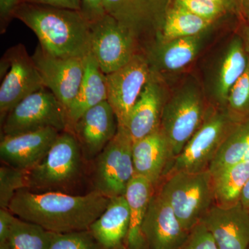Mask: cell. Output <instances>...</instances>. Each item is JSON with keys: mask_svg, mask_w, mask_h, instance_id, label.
<instances>
[{"mask_svg": "<svg viewBox=\"0 0 249 249\" xmlns=\"http://www.w3.org/2000/svg\"><path fill=\"white\" fill-rule=\"evenodd\" d=\"M109 198L96 191L83 196L60 191L36 193L20 190L9 209L23 220L55 233L89 230L109 204Z\"/></svg>", "mask_w": 249, "mask_h": 249, "instance_id": "obj_1", "label": "cell"}, {"mask_svg": "<svg viewBox=\"0 0 249 249\" xmlns=\"http://www.w3.org/2000/svg\"><path fill=\"white\" fill-rule=\"evenodd\" d=\"M13 18L34 31L46 52L57 57H83L89 52L90 23L80 11L19 3Z\"/></svg>", "mask_w": 249, "mask_h": 249, "instance_id": "obj_2", "label": "cell"}, {"mask_svg": "<svg viewBox=\"0 0 249 249\" xmlns=\"http://www.w3.org/2000/svg\"><path fill=\"white\" fill-rule=\"evenodd\" d=\"M169 84L160 128L168 139L174 159L200 127L212 109L196 73L190 70L164 76Z\"/></svg>", "mask_w": 249, "mask_h": 249, "instance_id": "obj_3", "label": "cell"}, {"mask_svg": "<svg viewBox=\"0 0 249 249\" xmlns=\"http://www.w3.org/2000/svg\"><path fill=\"white\" fill-rule=\"evenodd\" d=\"M249 62L239 27L221 36L191 70L200 82L209 104L223 108L226 107L231 89L245 71Z\"/></svg>", "mask_w": 249, "mask_h": 249, "instance_id": "obj_4", "label": "cell"}, {"mask_svg": "<svg viewBox=\"0 0 249 249\" xmlns=\"http://www.w3.org/2000/svg\"><path fill=\"white\" fill-rule=\"evenodd\" d=\"M157 188L156 191L171 206L188 231L199 224L215 204L209 170L199 173L171 172L163 177Z\"/></svg>", "mask_w": 249, "mask_h": 249, "instance_id": "obj_5", "label": "cell"}, {"mask_svg": "<svg viewBox=\"0 0 249 249\" xmlns=\"http://www.w3.org/2000/svg\"><path fill=\"white\" fill-rule=\"evenodd\" d=\"M84 160L71 131L60 132L40 163L27 171V188L32 192L66 193L81 175Z\"/></svg>", "mask_w": 249, "mask_h": 249, "instance_id": "obj_6", "label": "cell"}, {"mask_svg": "<svg viewBox=\"0 0 249 249\" xmlns=\"http://www.w3.org/2000/svg\"><path fill=\"white\" fill-rule=\"evenodd\" d=\"M240 26L217 24L197 35L170 40L155 39L142 48L152 71L163 76L190 71L195 64L225 33Z\"/></svg>", "mask_w": 249, "mask_h": 249, "instance_id": "obj_7", "label": "cell"}, {"mask_svg": "<svg viewBox=\"0 0 249 249\" xmlns=\"http://www.w3.org/2000/svg\"><path fill=\"white\" fill-rule=\"evenodd\" d=\"M236 123L225 107H212L200 127L188 141L181 153L174 159L167 174L209 170L213 160Z\"/></svg>", "mask_w": 249, "mask_h": 249, "instance_id": "obj_8", "label": "cell"}, {"mask_svg": "<svg viewBox=\"0 0 249 249\" xmlns=\"http://www.w3.org/2000/svg\"><path fill=\"white\" fill-rule=\"evenodd\" d=\"M2 124L3 135H15L49 127L60 132L69 130L66 108L47 88L31 93L16 105Z\"/></svg>", "mask_w": 249, "mask_h": 249, "instance_id": "obj_9", "label": "cell"}, {"mask_svg": "<svg viewBox=\"0 0 249 249\" xmlns=\"http://www.w3.org/2000/svg\"><path fill=\"white\" fill-rule=\"evenodd\" d=\"M142 51L137 37L109 15L90 23L89 52L105 74L124 67Z\"/></svg>", "mask_w": 249, "mask_h": 249, "instance_id": "obj_10", "label": "cell"}, {"mask_svg": "<svg viewBox=\"0 0 249 249\" xmlns=\"http://www.w3.org/2000/svg\"><path fill=\"white\" fill-rule=\"evenodd\" d=\"M133 142L125 129L117 133L95 160V190L108 198L124 196L134 176L132 160Z\"/></svg>", "mask_w": 249, "mask_h": 249, "instance_id": "obj_11", "label": "cell"}, {"mask_svg": "<svg viewBox=\"0 0 249 249\" xmlns=\"http://www.w3.org/2000/svg\"><path fill=\"white\" fill-rule=\"evenodd\" d=\"M2 69L5 75L0 86L1 124L16 105L45 88L32 55L22 44L8 49L1 61Z\"/></svg>", "mask_w": 249, "mask_h": 249, "instance_id": "obj_12", "label": "cell"}, {"mask_svg": "<svg viewBox=\"0 0 249 249\" xmlns=\"http://www.w3.org/2000/svg\"><path fill=\"white\" fill-rule=\"evenodd\" d=\"M171 0H104L106 14L114 18L144 45L160 36Z\"/></svg>", "mask_w": 249, "mask_h": 249, "instance_id": "obj_13", "label": "cell"}, {"mask_svg": "<svg viewBox=\"0 0 249 249\" xmlns=\"http://www.w3.org/2000/svg\"><path fill=\"white\" fill-rule=\"evenodd\" d=\"M153 72L142 51L127 65L106 75L107 101L115 113L118 127H125L129 114Z\"/></svg>", "mask_w": 249, "mask_h": 249, "instance_id": "obj_14", "label": "cell"}, {"mask_svg": "<svg viewBox=\"0 0 249 249\" xmlns=\"http://www.w3.org/2000/svg\"><path fill=\"white\" fill-rule=\"evenodd\" d=\"M84 57H57L46 52L40 44L32 55L45 88L65 106H71L84 74Z\"/></svg>", "mask_w": 249, "mask_h": 249, "instance_id": "obj_15", "label": "cell"}, {"mask_svg": "<svg viewBox=\"0 0 249 249\" xmlns=\"http://www.w3.org/2000/svg\"><path fill=\"white\" fill-rule=\"evenodd\" d=\"M142 231L148 249H179L190 232L156 190L149 203Z\"/></svg>", "mask_w": 249, "mask_h": 249, "instance_id": "obj_16", "label": "cell"}, {"mask_svg": "<svg viewBox=\"0 0 249 249\" xmlns=\"http://www.w3.org/2000/svg\"><path fill=\"white\" fill-rule=\"evenodd\" d=\"M79 144L85 160L96 159L118 131L115 113L107 101L85 111L70 130Z\"/></svg>", "mask_w": 249, "mask_h": 249, "instance_id": "obj_17", "label": "cell"}, {"mask_svg": "<svg viewBox=\"0 0 249 249\" xmlns=\"http://www.w3.org/2000/svg\"><path fill=\"white\" fill-rule=\"evenodd\" d=\"M169 91L164 76L153 72L129 114L124 129L134 142L160 128L162 111Z\"/></svg>", "mask_w": 249, "mask_h": 249, "instance_id": "obj_18", "label": "cell"}, {"mask_svg": "<svg viewBox=\"0 0 249 249\" xmlns=\"http://www.w3.org/2000/svg\"><path fill=\"white\" fill-rule=\"evenodd\" d=\"M60 132L49 127L15 135H3L0 158L5 165L28 171L40 163Z\"/></svg>", "mask_w": 249, "mask_h": 249, "instance_id": "obj_19", "label": "cell"}, {"mask_svg": "<svg viewBox=\"0 0 249 249\" xmlns=\"http://www.w3.org/2000/svg\"><path fill=\"white\" fill-rule=\"evenodd\" d=\"M218 249H248L249 211L241 203L224 207L214 204L201 219Z\"/></svg>", "mask_w": 249, "mask_h": 249, "instance_id": "obj_20", "label": "cell"}, {"mask_svg": "<svg viewBox=\"0 0 249 249\" xmlns=\"http://www.w3.org/2000/svg\"><path fill=\"white\" fill-rule=\"evenodd\" d=\"M173 160L170 142L160 128L133 142L134 175L146 178L155 188L168 173Z\"/></svg>", "mask_w": 249, "mask_h": 249, "instance_id": "obj_21", "label": "cell"}, {"mask_svg": "<svg viewBox=\"0 0 249 249\" xmlns=\"http://www.w3.org/2000/svg\"><path fill=\"white\" fill-rule=\"evenodd\" d=\"M129 223L125 197L115 196L109 198L107 208L90 226L89 231L105 249H123L127 242Z\"/></svg>", "mask_w": 249, "mask_h": 249, "instance_id": "obj_22", "label": "cell"}, {"mask_svg": "<svg viewBox=\"0 0 249 249\" xmlns=\"http://www.w3.org/2000/svg\"><path fill=\"white\" fill-rule=\"evenodd\" d=\"M84 60V74L81 85L67 111L69 131L85 111L107 99L106 74L100 68L91 52L85 55Z\"/></svg>", "mask_w": 249, "mask_h": 249, "instance_id": "obj_23", "label": "cell"}, {"mask_svg": "<svg viewBox=\"0 0 249 249\" xmlns=\"http://www.w3.org/2000/svg\"><path fill=\"white\" fill-rule=\"evenodd\" d=\"M155 188L146 178L134 175L127 185L124 197L128 205L130 223L127 249H145L146 244L142 231V222Z\"/></svg>", "mask_w": 249, "mask_h": 249, "instance_id": "obj_24", "label": "cell"}, {"mask_svg": "<svg viewBox=\"0 0 249 249\" xmlns=\"http://www.w3.org/2000/svg\"><path fill=\"white\" fill-rule=\"evenodd\" d=\"M212 175L215 204L229 207L240 202L241 195L249 178V160H242Z\"/></svg>", "mask_w": 249, "mask_h": 249, "instance_id": "obj_25", "label": "cell"}, {"mask_svg": "<svg viewBox=\"0 0 249 249\" xmlns=\"http://www.w3.org/2000/svg\"><path fill=\"white\" fill-rule=\"evenodd\" d=\"M217 24H229L210 22L182 8L170 4L165 14L160 36L157 38L170 40L197 35Z\"/></svg>", "mask_w": 249, "mask_h": 249, "instance_id": "obj_26", "label": "cell"}, {"mask_svg": "<svg viewBox=\"0 0 249 249\" xmlns=\"http://www.w3.org/2000/svg\"><path fill=\"white\" fill-rule=\"evenodd\" d=\"M242 160H249V116L236 123L209 168L216 173Z\"/></svg>", "mask_w": 249, "mask_h": 249, "instance_id": "obj_27", "label": "cell"}, {"mask_svg": "<svg viewBox=\"0 0 249 249\" xmlns=\"http://www.w3.org/2000/svg\"><path fill=\"white\" fill-rule=\"evenodd\" d=\"M54 232L16 217L6 243L11 249H49Z\"/></svg>", "mask_w": 249, "mask_h": 249, "instance_id": "obj_28", "label": "cell"}, {"mask_svg": "<svg viewBox=\"0 0 249 249\" xmlns=\"http://www.w3.org/2000/svg\"><path fill=\"white\" fill-rule=\"evenodd\" d=\"M171 4L214 23L241 25L245 23L227 9L211 0H171Z\"/></svg>", "mask_w": 249, "mask_h": 249, "instance_id": "obj_29", "label": "cell"}, {"mask_svg": "<svg viewBox=\"0 0 249 249\" xmlns=\"http://www.w3.org/2000/svg\"><path fill=\"white\" fill-rule=\"evenodd\" d=\"M226 109L237 122L249 116V62L243 74L232 86Z\"/></svg>", "mask_w": 249, "mask_h": 249, "instance_id": "obj_30", "label": "cell"}, {"mask_svg": "<svg viewBox=\"0 0 249 249\" xmlns=\"http://www.w3.org/2000/svg\"><path fill=\"white\" fill-rule=\"evenodd\" d=\"M27 188V171L3 164L0 168V207L9 209L16 193Z\"/></svg>", "mask_w": 249, "mask_h": 249, "instance_id": "obj_31", "label": "cell"}, {"mask_svg": "<svg viewBox=\"0 0 249 249\" xmlns=\"http://www.w3.org/2000/svg\"><path fill=\"white\" fill-rule=\"evenodd\" d=\"M49 249H105L89 230L55 233Z\"/></svg>", "mask_w": 249, "mask_h": 249, "instance_id": "obj_32", "label": "cell"}, {"mask_svg": "<svg viewBox=\"0 0 249 249\" xmlns=\"http://www.w3.org/2000/svg\"><path fill=\"white\" fill-rule=\"evenodd\" d=\"M179 249H218L212 235L199 223L190 231L183 245Z\"/></svg>", "mask_w": 249, "mask_h": 249, "instance_id": "obj_33", "label": "cell"}, {"mask_svg": "<svg viewBox=\"0 0 249 249\" xmlns=\"http://www.w3.org/2000/svg\"><path fill=\"white\" fill-rule=\"evenodd\" d=\"M104 0H80V12L87 20L92 23L106 15Z\"/></svg>", "mask_w": 249, "mask_h": 249, "instance_id": "obj_34", "label": "cell"}, {"mask_svg": "<svg viewBox=\"0 0 249 249\" xmlns=\"http://www.w3.org/2000/svg\"><path fill=\"white\" fill-rule=\"evenodd\" d=\"M16 217L9 209L0 210V243L7 242Z\"/></svg>", "mask_w": 249, "mask_h": 249, "instance_id": "obj_35", "label": "cell"}, {"mask_svg": "<svg viewBox=\"0 0 249 249\" xmlns=\"http://www.w3.org/2000/svg\"><path fill=\"white\" fill-rule=\"evenodd\" d=\"M21 0H0L1 32H4L8 24L13 18V13Z\"/></svg>", "mask_w": 249, "mask_h": 249, "instance_id": "obj_36", "label": "cell"}, {"mask_svg": "<svg viewBox=\"0 0 249 249\" xmlns=\"http://www.w3.org/2000/svg\"><path fill=\"white\" fill-rule=\"evenodd\" d=\"M23 1L80 11V0H21L20 2Z\"/></svg>", "mask_w": 249, "mask_h": 249, "instance_id": "obj_37", "label": "cell"}, {"mask_svg": "<svg viewBox=\"0 0 249 249\" xmlns=\"http://www.w3.org/2000/svg\"><path fill=\"white\" fill-rule=\"evenodd\" d=\"M217 4L222 5L225 9H227L229 12L231 13L234 16L240 18L241 20L243 21L240 6L239 0H211ZM244 22V21H243Z\"/></svg>", "mask_w": 249, "mask_h": 249, "instance_id": "obj_38", "label": "cell"}, {"mask_svg": "<svg viewBox=\"0 0 249 249\" xmlns=\"http://www.w3.org/2000/svg\"><path fill=\"white\" fill-rule=\"evenodd\" d=\"M240 32L243 38L246 51L249 56V24L243 23L240 27Z\"/></svg>", "mask_w": 249, "mask_h": 249, "instance_id": "obj_39", "label": "cell"}, {"mask_svg": "<svg viewBox=\"0 0 249 249\" xmlns=\"http://www.w3.org/2000/svg\"><path fill=\"white\" fill-rule=\"evenodd\" d=\"M244 22L249 24V0H239Z\"/></svg>", "mask_w": 249, "mask_h": 249, "instance_id": "obj_40", "label": "cell"}, {"mask_svg": "<svg viewBox=\"0 0 249 249\" xmlns=\"http://www.w3.org/2000/svg\"><path fill=\"white\" fill-rule=\"evenodd\" d=\"M240 203L242 206L249 211V178L246 183L242 195H241Z\"/></svg>", "mask_w": 249, "mask_h": 249, "instance_id": "obj_41", "label": "cell"}, {"mask_svg": "<svg viewBox=\"0 0 249 249\" xmlns=\"http://www.w3.org/2000/svg\"><path fill=\"white\" fill-rule=\"evenodd\" d=\"M0 249H10L9 246L6 242L5 243H0Z\"/></svg>", "mask_w": 249, "mask_h": 249, "instance_id": "obj_42", "label": "cell"}, {"mask_svg": "<svg viewBox=\"0 0 249 249\" xmlns=\"http://www.w3.org/2000/svg\"></svg>", "mask_w": 249, "mask_h": 249, "instance_id": "obj_43", "label": "cell"}]
</instances>
